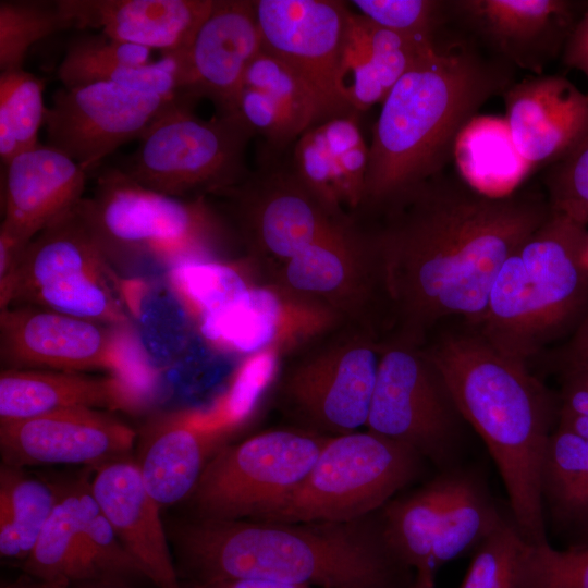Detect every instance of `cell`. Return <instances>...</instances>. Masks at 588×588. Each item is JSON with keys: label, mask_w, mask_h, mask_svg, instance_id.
Returning a JSON list of instances; mask_svg holds the SVG:
<instances>
[{"label": "cell", "mask_w": 588, "mask_h": 588, "mask_svg": "<svg viewBox=\"0 0 588 588\" xmlns=\"http://www.w3.org/2000/svg\"><path fill=\"white\" fill-rule=\"evenodd\" d=\"M329 438L306 429H277L226 443L209 460L184 501L189 515L260 518L299 486Z\"/></svg>", "instance_id": "cell-12"}, {"label": "cell", "mask_w": 588, "mask_h": 588, "mask_svg": "<svg viewBox=\"0 0 588 588\" xmlns=\"http://www.w3.org/2000/svg\"><path fill=\"white\" fill-rule=\"evenodd\" d=\"M466 420L424 345L382 344L368 431L415 450L438 471L461 465Z\"/></svg>", "instance_id": "cell-11"}, {"label": "cell", "mask_w": 588, "mask_h": 588, "mask_svg": "<svg viewBox=\"0 0 588 588\" xmlns=\"http://www.w3.org/2000/svg\"><path fill=\"white\" fill-rule=\"evenodd\" d=\"M262 49L311 90L321 124L358 114L340 95L338 75L352 11L335 0H253Z\"/></svg>", "instance_id": "cell-15"}, {"label": "cell", "mask_w": 588, "mask_h": 588, "mask_svg": "<svg viewBox=\"0 0 588 588\" xmlns=\"http://www.w3.org/2000/svg\"><path fill=\"white\" fill-rule=\"evenodd\" d=\"M137 434L95 408H71L0 422L2 464L16 468L48 464L97 467L130 456Z\"/></svg>", "instance_id": "cell-19"}, {"label": "cell", "mask_w": 588, "mask_h": 588, "mask_svg": "<svg viewBox=\"0 0 588 588\" xmlns=\"http://www.w3.org/2000/svg\"><path fill=\"white\" fill-rule=\"evenodd\" d=\"M424 348L493 458L523 538L548 541L540 475L559 400L527 364L499 352L473 327L446 331Z\"/></svg>", "instance_id": "cell-4"}, {"label": "cell", "mask_w": 588, "mask_h": 588, "mask_svg": "<svg viewBox=\"0 0 588 588\" xmlns=\"http://www.w3.org/2000/svg\"><path fill=\"white\" fill-rule=\"evenodd\" d=\"M243 87L260 90L272 98L299 135L321 124L317 101L307 84L287 64L262 48L248 65Z\"/></svg>", "instance_id": "cell-36"}, {"label": "cell", "mask_w": 588, "mask_h": 588, "mask_svg": "<svg viewBox=\"0 0 588 588\" xmlns=\"http://www.w3.org/2000/svg\"><path fill=\"white\" fill-rule=\"evenodd\" d=\"M551 211L588 223V135L543 174Z\"/></svg>", "instance_id": "cell-43"}, {"label": "cell", "mask_w": 588, "mask_h": 588, "mask_svg": "<svg viewBox=\"0 0 588 588\" xmlns=\"http://www.w3.org/2000/svg\"><path fill=\"white\" fill-rule=\"evenodd\" d=\"M63 486L53 485L23 470L1 464L0 502H3L21 536L25 560L52 514Z\"/></svg>", "instance_id": "cell-37"}, {"label": "cell", "mask_w": 588, "mask_h": 588, "mask_svg": "<svg viewBox=\"0 0 588 588\" xmlns=\"http://www.w3.org/2000/svg\"><path fill=\"white\" fill-rule=\"evenodd\" d=\"M250 261L192 260L166 272L170 291L199 326L222 313L254 283Z\"/></svg>", "instance_id": "cell-30"}, {"label": "cell", "mask_w": 588, "mask_h": 588, "mask_svg": "<svg viewBox=\"0 0 588 588\" xmlns=\"http://www.w3.org/2000/svg\"><path fill=\"white\" fill-rule=\"evenodd\" d=\"M0 357L4 369L85 372L122 368L120 326H105L34 307L0 310Z\"/></svg>", "instance_id": "cell-18"}, {"label": "cell", "mask_w": 588, "mask_h": 588, "mask_svg": "<svg viewBox=\"0 0 588 588\" xmlns=\"http://www.w3.org/2000/svg\"><path fill=\"white\" fill-rule=\"evenodd\" d=\"M231 436L210 427L200 409L151 418L138 434L134 458L148 492L161 507L184 502Z\"/></svg>", "instance_id": "cell-25"}, {"label": "cell", "mask_w": 588, "mask_h": 588, "mask_svg": "<svg viewBox=\"0 0 588 588\" xmlns=\"http://www.w3.org/2000/svg\"><path fill=\"white\" fill-rule=\"evenodd\" d=\"M69 28L96 29L161 54L188 49L215 0H57Z\"/></svg>", "instance_id": "cell-26"}, {"label": "cell", "mask_w": 588, "mask_h": 588, "mask_svg": "<svg viewBox=\"0 0 588 588\" xmlns=\"http://www.w3.org/2000/svg\"><path fill=\"white\" fill-rule=\"evenodd\" d=\"M77 207V206H76ZM45 308L105 326L133 324L124 278L110 265L77 209L26 246L0 310Z\"/></svg>", "instance_id": "cell-8"}, {"label": "cell", "mask_w": 588, "mask_h": 588, "mask_svg": "<svg viewBox=\"0 0 588 588\" xmlns=\"http://www.w3.org/2000/svg\"><path fill=\"white\" fill-rule=\"evenodd\" d=\"M68 588H134L133 585L123 584V583H111V581H100V580H90L73 584Z\"/></svg>", "instance_id": "cell-51"}, {"label": "cell", "mask_w": 588, "mask_h": 588, "mask_svg": "<svg viewBox=\"0 0 588 588\" xmlns=\"http://www.w3.org/2000/svg\"><path fill=\"white\" fill-rule=\"evenodd\" d=\"M382 344L357 333L336 339L295 363L280 393L306 430L336 437L366 426Z\"/></svg>", "instance_id": "cell-14"}, {"label": "cell", "mask_w": 588, "mask_h": 588, "mask_svg": "<svg viewBox=\"0 0 588 588\" xmlns=\"http://www.w3.org/2000/svg\"><path fill=\"white\" fill-rule=\"evenodd\" d=\"M587 309V225L550 210L501 266L475 329L499 352L527 364Z\"/></svg>", "instance_id": "cell-5"}, {"label": "cell", "mask_w": 588, "mask_h": 588, "mask_svg": "<svg viewBox=\"0 0 588 588\" xmlns=\"http://www.w3.org/2000/svg\"><path fill=\"white\" fill-rule=\"evenodd\" d=\"M150 51L101 33L82 34L68 42L57 76L68 88L108 82L119 68L149 63Z\"/></svg>", "instance_id": "cell-32"}, {"label": "cell", "mask_w": 588, "mask_h": 588, "mask_svg": "<svg viewBox=\"0 0 588 588\" xmlns=\"http://www.w3.org/2000/svg\"><path fill=\"white\" fill-rule=\"evenodd\" d=\"M426 464L412 448L368 430L330 437L299 486L257 520L364 518L417 480Z\"/></svg>", "instance_id": "cell-9"}, {"label": "cell", "mask_w": 588, "mask_h": 588, "mask_svg": "<svg viewBox=\"0 0 588 588\" xmlns=\"http://www.w3.org/2000/svg\"><path fill=\"white\" fill-rule=\"evenodd\" d=\"M409 588H437L436 572L430 568L416 569Z\"/></svg>", "instance_id": "cell-49"}, {"label": "cell", "mask_w": 588, "mask_h": 588, "mask_svg": "<svg viewBox=\"0 0 588 588\" xmlns=\"http://www.w3.org/2000/svg\"><path fill=\"white\" fill-rule=\"evenodd\" d=\"M282 355L277 348L247 355L228 391L211 407L204 409L209 421L234 433L249 418L259 395L275 377Z\"/></svg>", "instance_id": "cell-38"}, {"label": "cell", "mask_w": 588, "mask_h": 588, "mask_svg": "<svg viewBox=\"0 0 588 588\" xmlns=\"http://www.w3.org/2000/svg\"><path fill=\"white\" fill-rule=\"evenodd\" d=\"M119 273L220 259L228 230L205 197L176 198L146 188L119 167L103 169L76 207Z\"/></svg>", "instance_id": "cell-6"}, {"label": "cell", "mask_w": 588, "mask_h": 588, "mask_svg": "<svg viewBox=\"0 0 588 588\" xmlns=\"http://www.w3.org/2000/svg\"><path fill=\"white\" fill-rule=\"evenodd\" d=\"M517 588H588V544L574 543L558 550L549 541L526 542Z\"/></svg>", "instance_id": "cell-40"}, {"label": "cell", "mask_w": 588, "mask_h": 588, "mask_svg": "<svg viewBox=\"0 0 588 588\" xmlns=\"http://www.w3.org/2000/svg\"><path fill=\"white\" fill-rule=\"evenodd\" d=\"M46 81L25 70L0 74V158L7 166L17 155L38 146L45 125Z\"/></svg>", "instance_id": "cell-31"}, {"label": "cell", "mask_w": 588, "mask_h": 588, "mask_svg": "<svg viewBox=\"0 0 588 588\" xmlns=\"http://www.w3.org/2000/svg\"><path fill=\"white\" fill-rule=\"evenodd\" d=\"M568 364L576 366L588 379V360L580 359H571L567 360Z\"/></svg>", "instance_id": "cell-52"}, {"label": "cell", "mask_w": 588, "mask_h": 588, "mask_svg": "<svg viewBox=\"0 0 588 588\" xmlns=\"http://www.w3.org/2000/svg\"><path fill=\"white\" fill-rule=\"evenodd\" d=\"M5 167L0 232L28 245L85 197L87 172L63 152L38 145Z\"/></svg>", "instance_id": "cell-24"}, {"label": "cell", "mask_w": 588, "mask_h": 588, "mask_svg": "<svg viewBox=\"0 0 588 588\" xmlns=\"http://www.w3.org/2000/svg\"><path fill=\"white\" fill-rule=\"evenodd\" d=\"M140 400L119 378L84 372L2 369L0 422L15 421L71 408L135 412Z\"/></svg>", "instance_id": "cell-28"}, {"label": "cell", "mask_w": 588, "mask_h": 588, "mask_svg": "<svg viewBox=\"0 0 588 588\" xmlns=\"http://www.w3.org/2000/svg\"><path fill=\"white\" fill-rule=\"evenodd\" d=\"M561 57L567 68L581 72L588 84V2L571 32Z\"/></svg>", "instance_id": "cell-45"}, {"label": "cell", "mask_w": 588, "mask_h": 588, "mask_svg": "<svg viewBox=\"0 0 588 588\" xmlns=\"http://www.w3.org/2000/svg\"><path fill=\"white\" fill-rule=\"evenodd\" d=\"M330 308L271 282L254 283L237 301L198 326L213 346L250 355L266 348L282 354L335 328Z\"/></svg>", "instance_id": "cell-20"}, {"label": "cell", "mask_w": 588, "mask_h": 588, "mask_svg": "<svg viewBox=\"0 0 588 588\" xmlns=\"http://www.w3.org/2000/svg\"><path fill=\"white\" fill-rule=\"evenodd\" d=\"M502 97L512 143L529 168L553 164L588 135V93L564 76L534 75Z\"/></svg>", "instance_id": "cell-21"}, {"label": "cell", "mask_w": 588, "mask_h": 588, "mask_svg": "<svg viewBox=\"0 0 588 588\" xmlns=\"http://www.w3.org/2000/svg\"><path fill=\"white\" fill-rule=\"evenodd\" d=\"M1 588H49L33 577L22 574L16 580L2 585Z\"/></svg>", "instance_id": "cell-50"}, {"label": "cell", "mask_w": 588, "mask_h": 588, "mask_svg": "<svg viewBox=\"0 0 588 588\" xmlns=\"http://www.w3.org/2000/svg\"><path fill=\"white\" fill-rule=\"evenodd\" d=\"M181 588H313L260 578H232L208 583L181 581Z\"/></svg>", "instance_id": "cell-47"}, {"label": "cell", "mask_w": 588, "mask_h": 588, "mask_svg": "<svg viewBox=\"0 0 588 588\" xmlns=\"http://www.w3.org/2000/svg\"><path fill=\"white\" fill-rule=\"evenodd\" d=\"M587 2L451 0L452 26L513 68L541 75L562 54Z\"/></svg>", "instance_id": "cell-17"}, {"label": "cell", "mask_w": 588, "mask_h": 588, "mask_svg": "<svg viewBox=\"0 0 588 588\" xmlns=\"http://www.w3.org/2000/svg\"><path fill=\"white\" fill-rule=\"evenodd\" d=\"M91 493L119 539L158 588H181L161 505L148 492L131 457L95 469Z\"/></svg>", "instance_id": "cell-23"}, {"label": "cell", "mask_w": 588, "mask_h": 588, "mask_svg": "<svg viewBox=\"0 0 588 588\" xmlns=\"http://www.w3.org/2000/svg\"><path fill=\"white\" fill-rule=\"evenodd\" d=\"M87 478L83 476L82 480L81 541L98 580L132 585L134 581L147 579L101 512Z\"/></svg>", "instance_id": "cell-35"}, {"label": "cell", "mask_w": 588, "mask_h": 588, "mask_svg": "<svg viewBox=\"0 0 588 588\" xmlns=\"http://www.w3.org/2000/svg\"><path fill=\"white\" fill-rule=\"evenodd\" d=\"M180 581L260 578L313 588H409L380 511L351 522L185 516L164 522Z\"/></svg>", "instance_id": "cell-2"}, {"label": "cell", "mask_w": 588, "mask_h": 588, "mask_svg": "<svg viewBox=\"0 0 588 588\" xmlns=\"http://www.w3.org/2000/svg\"><path fill=\"white\" fill-rule=\"evenodd\" d=\"M436 48L352 11L338 75L340 95L356 112L382 103L400 78Z\"/></svg>", "instance_id": "cell-27"}, {"label": "cell", "mask_w": 588, "mask_h": 588, "mask_svg": "<svg viewBox=\"0 0 588 588\" xmlns=\"http://www.w3.org/2000/svg\"><path fill=\"white\" fill-rule=\"evenodd\" d=\"M174 99L110 82L62 86L46 110L47 145L89 173L119 147L138 140Z\"/></svg>", "instance_id": "cell-16"}, {"label": "cell", "mask_w": 588, "mask_h": 588, "mask_svg": "<svg viewBox=\"0 0 588 588\" xmlns=\"http://www.w3.org/2000/svg\"><path fill=\"white\" fill-rule=\"evenodd\" d=\"M291 163L299 179L329 207L345 211L322 126L317 125L304 132L291 148Z\"/></svg>", "instance_id": "cell-44"}, {"label": "cell", "mask_w": 588, "mask_h": 588, "mask_svg": "<svg viewBox=\"0 0 588 588\" xmlns=\"http://www.w3.org/2000/svg\"><path fill=\"white\" fill-rule=\"evenodd\" d=\"M523 538L512 515L475 550L460 588H517Z\"/></svg>", "instance_id": "cell-41"}, {"label": "cell", "mask_w": 588, "mask_h": 588, "mask_svg": "<svg viewBox=\"0 0 588 588\" xmlns=\"http://www.w3.org/2000/svg\"><path fill=\"white\" fill-rule=\"evenodd\" d=\"M549 213L536 192L489 197L444 171L377 215L379 287L393 309L395 336L424 345L427 332L450 317L477 328L501 266Z\"/></svg>", "instance_id": "cell-1"}, {"label": "cell", "mask_w": 588, "mask_h": 588, "mask_svg": "<svg viewBox=\"0 0 588 588\" xmlns=\"http://www.w3.org/2000/svg\"><path fill=\"white\" fill-rule=\"evenodd\" d=\"M277 160L260 162L258 171L218 195L230 200L247 259L267 268L270 277L354 217L329 207L299 179L291 160Z\"/></svg>", "instance_id": "cell-13"}, {"label": "cell", "mask_w": 588, "mask_h": 588, "mask_svg": "<svg viewBox=\"0 0 588 588\" xmlns=\"http://www.w3.org/2000/svg\"><path fill=\"white\" fill-rule=\"evenodd\" d=\"M577 543H586V544H588V535L581 541H579Z\"/></svg>", "instance_id": "cell-53"}, {"label": "cell", "mask_w": 588, "mask_h": 588, "mask_svg": "<svg viewBox=\"0 0 588 588\" xmlns=\"http://www.w3.org/2000/svg\"><path fill=\"white\" fill-rule=\"evenodd\" d=\"M511 515L503 513L487 479L475 466L438 471L381 510L384 538L408 567L434 572L473 551Z\"/></svg>", "instance_id": "cell-10"}, {"label": "cell", "mask_w": 588, "mask_h": 588, "mask_svg": "<svg viewBox=\"0 0 588 588\" xmlns=\"http://www.w3.org/2000/svg\"><path fill=\"white\" fill-rule=\"evenodd\" d=\"M0 554L1 558L16 562L25 561L21 536L8 506L0 502Z\"/></svg>", "instance_id": "cell-46"}, {"label": "cell", "mask_w": 588, "mask_h": 588, "mask_svg": "<svg viewBox=\"0 0 588 588\" xmlns=\"http://www.w3.org/2000/svg\"><path fill=\"white\" fill-rule=\"evenodd\" d=\"M196 100L180 96L169 103L119 167L151 191L176 198L219 195L243 182L245 154L253 131L235 111L205 120Z\"/></svg>", "instance_id": "cell-7"}, {"label": "cell", "mask_w": 588, "mask_h": 588, "mask_svg": "<svg viewBox=\"0 0 588 588\" xmlns=\"http://www.w3.org/2000/svg\"><path fill=\"white\" fill-rule=\"evenodd\" d=\"M514 72L461 34L419 59L382 102L358 213L376 216L444 172L462 133L514 83Z\"/></svg>", "instance_id": "cell-3"}, {"label": "cell", "mask_w": 588, "mask_h": 588, "mask_svg": "<svg viewBox=\"0 0 588 588\" xmlns=\"http://www.w3.org/2000/svg\"><path fill=\"white\" fill-rule=\"evenodd\" d=\"M69 29L58 1H0V70H24L32 46L60 30Z\"/></svg>", "instance_id": "cell-33"}, {"label": "cell", "mask_w": 588, "mask_h": 588, "mask_svg": "<svg viewBox=\"0 0 588 588\" xmlns=\"http://www.w3.org/2000/svg\"><path fill=\"white\" fill-rule=\"evenodd\" d=\"M568 358L588 360V309L576 326L569 344Z\"/></svg>", "instance_id": "cell-48"}, {"label": "cell", "mask_w": 588, "mask_h": 588, "mask_svg": "<svg viewBox=\"0 0 588 588\" xmlns=\"http://www.w3.org/2000/svg\"><path fill=\"white\" fill-rule=\"evenodd\" d=\"M588 485V441L555 427L541 466L542 504L551 522Z\"/></svg>", "instance_id": "cell-34"}, {"label": "cell", "mask_w": 588, "mask_h": 588, "mask_svg": "<svg viewBox=\"0 0 588 588\" xmlns=\"http://www.w3.org/2000/svg\"><path fill=\"white\" fill-rule=\"evenodd\" d=\"M262 48L253 0H215L184 53V94L232 112L246 70Z\"/></svg>", "instance_id": "cell-22"}, {"label": "cell", "mask_w": 588, "mask_h": 588, "mask_svg": "<svg viewBox=\"0 0 588 588\" xmlns=\"http://www.w3.org/2000/svg\"><path fill=\"white\" fill-rule=\"evenodd\" d=\"M82 480L63 485L61 497L42 527L22 572L49 588L94 580L79 550Z\"/></svg>", "instance_id": "cell-29"}, {"label": "cell", "mask_w": 588, "mask_h": 588, "mask_svg": "<svg viewBox=\"0 0 588 588\" xmlns=\"http://www.w3.org/2000/svg\"><path fill=\"white\" fill-rule=\"evenodd\" d=\"M320 125L333 159L341 204L355 216L364 197L369 149L360 133L357 114Z\"/></svg>", "instance_id": "cell-42"}, {"label": "cell", "mask_w": 588, "mask_h": 588, "mask_svg": "<svg viewBox=\"0 0 588 588\" xmlns=\"http://www.w3.org/2000/svg\"><path fill=\"white\" fill-rule=\"evenodd\" d=\"M375 24L438 46L452 26L451 0H352Z\"/></svg>", "instance_id": "cell-39"}]
</instances>
